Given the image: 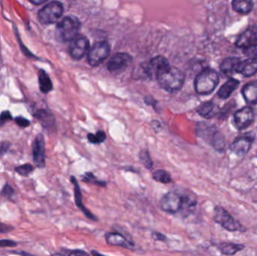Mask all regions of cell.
Returning a JSON list of instances; mask_svg holds the SVG:
<instances>
[{
  "mask_svg": "<svg viewBox=\"0 0 257 256\" xmlns=\"http://www.w3.org/2000/svg\"><path fill=\"white\" fill-rule=\"evenodd\" d=\"M156 79L161 88L168 93H175L182 88L185 77L179 68L168 65L158 72Z\"/></svg>",
  "mask_w": 257,
  "mask_h": 256,
  "instance_id": "obj_1",
  "label": "cell"
},
{
  "mask_svg": "<svg viewBox=\"0 0 257 256\" xmlns=\"http://www.w3.org/2000/svg\"><path fill=\"white\" fill-rule=\"evenodd\" d=\"M218 83V73L212 68H205L195 78L194 83L195 92L199 95H208L215 90Z\"/></svg>",
  "mask_w": 257,
  "mask_h": 256,
  "instance_id": "obj_2",
  "label": "cell"
},
{
  "mask_svg": "<svg viewBox=\"0 0 257 256\" xmlns=\"http://www.w3.org/2000/svg\"><path fill=\"white\" fill-rule=\"evenodd\" d=\"M196 134L218 151H223L225 149V138L214 126L208 125L205 123H200L197 126Z\"/></svg>",
  "mask_w": 257,
  "mask_h": 256,
  "instance_id": "obj_3",
  "label": "cell"
},
{
  "mask_svg": "<svg viewBox=\"0 0 257 256\" xmlns=\"http://www.w3.org/2000/svg\"><path fill=\"white\" fill-rule=\"evenodd\" d=\"M81 23L75 17H65L57 24V35L63 41H71L79 35Z\"/></svg>",
  "mask_w": 257,
  "mask_h": 256,
  "instance_id": "obj_4",
  "label": "cell"
},
{
  "mask_svg": "<svg viewBox=\"0 0 257 256\" xmlns=\"http://www.w3.org/2000/svg\"><path fill=\"white\" fill-rule=\"evenodd\" d=\"M63 13V4L58 1H53L40 10L38 14V21L45 25L55 24L62 17Z\"/></svg>",
  "mask_w": 257,
  "mask_h": 256,
  "instance_id": "obj_5",
  "label": "cell"
},
{
  "mask_svg": "<svg viewBox=\"0 0 257 256\" xmlns=\"http://www.w3.org/2000/svg\"><path fill=\"white\" fill-rule=\"evenodd\" d=\"M184 200V194L178 191H170L161 198L160 206L165 212L175 214L182 211Z\"/></svg>",
  "mask_w": 257,
  "mask_h": 256,
  "instance_id": "obj_6",
  "label": "cell"
},
{
  "mask_svg": "<svg viewBox=\"0 0 257 256\" xmlns=\"http://www.w3.org/2000/svg\"><path fill=\"white\" fill-rule=\"evenodd\" d=\"M110 54V45L106 41H98L88 51V61L91 66H97L103 63Z\"/></svg>",
  "mask_w": 257,
  "mask_h": 256,
  "instance_id": "obj_7",
  "label": "cell"
},
{
  "mask_svg": "<svg viewBox=\"0 0 257 256\" xmlns=\"http://www.w3.org/2000/svg\"><path fill=\"white\" fill-rule=\"evenodd\" d=\"M214 221L229 231H244L243 226L222 207L214 208Z\"/></svg>",
  "mask_w": 257,
  "mask_h": 256,
  "instance_id": "obj_8",
  "label": "cell"
},
{
  "mask_svg": "<svg viewBox=\"0 0 257 256\" xmlns=\"http://www.w3.org/2000/svg\"><path fill=\"white\" fill-rule=\"evenodd\" d=\"M254 109L251 107H245L234 114V125L237 129H245L254 123Z\"/></svg>",
  "mask_w": 257,
  "mask_h": 256,
  "instance_id": "obj_9",
  "label": "cell"
},
{
  "mask_svg": "<svg viewBox=\"0 0 257 256\" xmlns=\"http://www.w3.org/2000/svg\"><path fill=\"white\" fill-rule=\"evenodd\" d=\"M69 54L74 60H81L87 53L90 48L89 41L86 37L78 35L73 40L70 41Z\"/></svg>",
  "mask_w": 257,
  "mask_h": 256,
  "instance_id": "obj_10",
  "label": "cell"
},
{
  "mask_svg": "<svg viewBox=\"0 0 257 256\" xmlns=\"http://www.w3.org/2000/svg\"><path fill=\"white\" fill-rule=\"evenodd\" d=\"M32 158L37 168H45L46 164L45 141V138L41 134H38L34 140L33 146H32Z\"/></svg>",
  "mask_w": 257,
  "mask_h": 256,
  "instance_id": "obj_11",
  "label": "cell"
},
{
  "mask_svg": "<svg viewBox=\"0 0 257 256\" xmlns=\"http://www.w3.org/2000/svg\"><path fill=\"white\" fill-rule=\"evenodd\" d=\"M254 135L249 132L238 137L231 145V150L238 156H245L249 152L254 142Z\"/></svg>",
  "mask_w": 257,
  "mask_h": 256,
  "instance_id": "obj_12",
  "label": "cell"
},
{
  "mask_svg": "<svg viewBox=\"0 0 257 256\" xmlns=\"http://www.w3.org/2000/svg\"><path fill=\"white\" fill-rule=\"evenodd\" d=\"M132 57L127 53H118L111 57L108 63V69L111 72L124 71L132 62Z\"/></svg>",
  "mask_w": 257,
  "mask_h": 256,
  "instance_id": "obj_13",
  "label": "cell"
},
{
  "mask_svg": "<svg viewBox=\"0 0 257 256\" xmlns=\"http://www.w3.org/2000/svg\"><path fill=\"white\" fill-rule=\"evenodd\" d=\"M169 65L168 60L162 56H157L151 59V61L145 67V74L150 78H156L161 70Z\"/></svg>",
  "mask_w": 257,
  "mask_h": 256,
  "instance_id": "obj_14",
  "label": "cell"
},
{
  "mask_svg": "<svg viewBox=\"0 0 257 256\" xmlns=\"http://www.w3.org/2000/svg\"><path fill=\"white\" fill-rule=\"evenodd\" d=\"M257 41V27L251 26L243 32L237 39L236 46L245 49Z\"/></svg>",
  "mask_w": 257,
  "mask_h": 256,
  "instance_id": "obj_15",
  "label": "cell"
},
{
  "mask_svg": "<svg viewBox=\"0 0 257 256\" xmlns=\"http://www.w3.org/2000/svg\"><path fill=\"white\" fill-rule=\"evenodd\" d=\"M71 181L74 186V194H75V201L78 208L81 210L84 215L90 219L91 220L96 221L97 218L88 209L84 207L82 201V194H81V188H80L79 184H78V180L75 177H71Z\"/></svg>",
  "mask_w": 257,
  "mask_h": 256,
  "instance_id": "obj_16",
  "label": "cell"
},
{
  "mask_svg": "<svg viewBox=\"0 0 257 256\" xmlns=\"http://www.w3.org/2000/svg\"><path fill=\"white\" fill-rule=\"evenodd\" d=\"M237 72L245 77L254 75L257 72V57H249L244 61L241 60Z\"/></svg>",
  "mask_w": 257,
  "mask_h": 256,
  "instance_id": "obj_17",
  "label": "cell"
},
{
  "mask_svg": "<svg viewBox=\"0 0 257 256\" xmlns=\"http://www.w3.org/2000/svg\"><path fill=\"white\" fill-rule=\"evenodd\" d=\"M106 242L109 245L114 246V247H121L124 248L129 249L131 247H133V243L130 242L127 240L123 234L120 233L114 232L108 233L105 236Z\"/></svg>",
  "mask_w": 257,
  "mask_h": 256,
  "instance_id": "obj_18",
  "label": "cell"
},
{
  "mask_svg": "<svg viewBox=\"0 0 257 256\" xmlns=\"http://www.w3.org/2000/svg\"><path fill=\"white\" fill-rule=\"evenodd\" d=\"M241 94L248 104H257V81L245 84L241 90Z\"/></svg>",
  "mask_w": 257,
  "mask_h": 256,
  "instance_id": "obj_19",
  "label": "cell"
},
{
  "mask_svg": "<svg viewBox=\"0 0 257 256\" xmlns=\"http://www.w3.org/2000/svg\"><path fill=\"white\" fill-rule=\"evenodd\" d=\"M241 60L238 57H228L223 60L221 64V71L225 75H230L238 71Z\"/></svg>",
  "mask_w": 257,
  "mask_h": 256,
  "instance_id": "obj_20",
  "label": "cell"
},
{
  "mask_svg": "<svg viewBox=\"0 0 257 256\" xmlns=\"http://www.w3.org/2000/svg\"><path fill=\"white\" fill-rule=\"evenodd\" d=\"M34 117L39 120L41 125L45 128H52L55 125V117L54 114L48 110H38L34 114Z\"/></svg>",
  "mask_w": 257,
  "mask_h": 256,
  "instance_id": "obj_21",
  "label": "cell"
},
{
  "mask_svg": "<svg viewBox=\"0 0 257 256\" xmlns=\"http://www.w3.org/2000/svg\"><path fill=\"white\" fill-rule=\"evenodd\" d=\"M239 84L238 80L230 78L218 90V96L222 99H226L238 88Z\"/></svg>",
  "mask_w": 257,
  "mask_h": 256,
  "instance_id": "obj_22",
  "label": "cell"
},
{
  "mask_svg": "<svg viewBox=\"0 0 257 256\" xmlns=\"http://www.w3.org/2000/svg\"><path fill=\"white\" fill-rule=\"evenodd\" d=\"M197 113L201 117H205L206 119L212 118L214 116H216L219 111H216V106L212 101H207L203 103L198 107L197 109Z\"/></svg>",
  "mask_w": 257,
  "mask_h": 256,
  "instance_id": "obj_23",
  "label": "cell"
},
{
  "mask_svg": "<svg viewBox=\"0 0 257 256\" xmlns=\"http://www.w3.org/2000/svg\"><path fill=\"white\" fill-rule=\"evenodd\" d=\"M253 7V0H232V8L239 14H249L252 11Z\"/></svg>",
  "mask_w": 257,
  "mask_h": 256,
  "instance_id": "obj_24",
  "label": "cell"
},
{
  "mask_svg": "<svg viewBox=\"0 0 257 256\" xmlns=\"http://www.w3.org/2000/svg\"><path fill=\"white\" fill-rule=\"evenodd\" d=\"M38 84L41 92L47 94L53 90V84L51 78L45 71L41 70L38 74Z\"/></svg>",
  "mask_w": 257,
  "mask_h": 256,
  "instance_id": "obj_25",
  "label": "cell"
},
{
  "mask_svg": "<svg viewBox=\"0 0 257 256\" xmlns=\"http://www.w3.org/2000/svg\"><path fill=\"white\" fill-rule=\"evenodd\" d=\"M244 247L245 246L241 245V244L224 242L220 244L218 248L224 255H234L238 252L241 251L242 249H244Z\"/></svg>",
  "mask_w": 257,
  "mask_h": 256,
  "instance_id": "obj_26",
  "label": "cell"
},
{
  "mask_svg": "<svg viewBox=\"0 0 257 256\" xmlns=\"http://www.w3.org/2000/svg\"><path fill=\"white\" fill-rule=\"evenodd\" d=\"M152 177L157 182L167 184L171 182V177L165 170H156L152 174Z\"/></svg>",
  "mask_w": 257,
  "mask_h": 256,
  "instance_id": "obj_27",
  "label": "cell"
},
{
  "mask_svg": "<svg viewBox=\"0 0 257 256\" xmlns=\"http://www.w3.org/2000/svg\"><path fill=\"white\" fill-rule=\"evenodd\" d=\"M139 159L141 162L142 163L143 165L147 168V169L151 170L154 165L152 160H151V156H150L148 150L145 149V150H141L139 154Z\"/></svg>",
  "mask_w": 257,
  "mask_h": 256,
  "instance_id": "obj_28",
  "label": "cell"
},
{
  "mask_svg": "<svg viewBox=\"0 0 257 256\" xmlns=\"http://www.w3.org/2000/svg\"><path fill=\"white\" fill-rule=\"evenodd\" d=\"M88 139L94 144H102L106 139V134L103 131H98L96 134L90 133L88 134Z\"/></svg>",
  "mask_w": 257,
  "mask_h": 256,
  "instance_id": "obj_29",
  "label": "cell"
},
{
  "mask_svg": "<svg viewBox=\"0 0 257 256\" xmlns=\"http://www.w3.org/2000/svg\"><path fill=\"white\" fill-rule=\"evenodd\" d=\"M33 171L34 167L31 164H21L15 168V171L23 177H28Z\"/></svg>",
  "mask_w": 257,
  "mask_h": 256,
  "instance_id": "obj_30",
  "label": "cell"
},
{
  "mask_svg": "<svg viewBox=\"0 0 257 256\" xmlns=\"http://www.w3.org/2000/svg\"><path fill=\"white\" fill-rule=\"evenodd\" d=\"M83 181L87 183H91V184H96V185L101 186V187H105V182L104 181H100L96 179L94 174L91 172L86 173L83 177Z\"/></svg>",
  "mask_w": 257,
  "mask_h": 256,
  "instance_id": "obj_31",
  "label": "cell"
},
{
  "mask_svg": "<svg viewBox=\"0 0 257 256\" xmlns=\"http://www.w3.org/2000/svg\"><path fill=\"white\" fill-rule=\"evenodd\" d=\"M243 52L249 57H257V41L248 48L243 49Z\"/></svg>",
  "mask_w": 257,
  "mask_h": 256,
  "instance_id": "obj_32",
  "label": "cell"
},
{
  "mask_svg": "<svg viewBox=\"0 0 257 256\" xmlns=\"http://www.w3.org/2000/svg\"><path fill=\"white\" fill-rule=\"evenodd\" d=\"M0 194L5 198H11L14 194V190L8 184H5L2 188Z\"/></svg>",
  "mask_w": 257,
  "mask_h": 256,
  "instance_id": "obj_33",
  "label": "cell"
},
{
  "mask_svg": "<svg viewBox=\"0 0 257 256\" xmlns=\"http://www.w3.org/2000/svg\"><path fill=\"white\" fill-rule=\"evenodd\" d=\"M12 120V115L8 111H2L0 114V127L5 125V123Z\"/></svg>",
  "mask_w": 257,
  "mask_h": 256,
  "instance_id": "obj_34",
  "label": "cell"
},
{
  "mask_svg": "<svg viewBox=\"0 0 257 256\" xmlns=\"http://www.w3.org/2000/svg\"><path fill=\"white\" fill-rule=\"evenodd\" d=\"M14 120H15V123L18 124V126H19L21 128H27L31 125V121L27 120L25 117H21V116L17 117L16 118L14 119Z\"/></svg>",
  "mask_w": 257,
  "mask_h": 256,
  "instance_id": "obj_35",
  "label": "cell"
},
{
  "mask_svg": "<svg viewBox=\"0 0 257 256\" xmlns=\"http://www.w3.org/2000/svg\"><path fill=\"white\" fill-rule=\"evenodd\" d=\"M11 145V143L8 141H4L0 144V159L2 158L7 154Z\"/></svg>",
  "mask_w": 257,
  "mask_h": 256,
  "instance_id": "obj_36",
  "label": "cell"
},
{
  "mask_svg": "<svg viewBox=\"0 0 257 256\" xmlns=\"http://www.w3.org/2000/svg\"><path fill=\"white\" fill-rule=\"evenodd\" d=\"M14 228L12 225L5 224L0 222V234H7L14 231Z\"/></svg>",
  "mask_w": 257,
  "mask_h": 256,
  "instance_id": "obj_37",
  "label": "cell"
},
{
  "mask_svg": "<svg viewBox=\"0 0 257 256\" xmlns=\"http://www.w3.org/2000/svg\"><path fill=\"white\" fill-rule=\"evenodd\" d=\"M18 243L11 240H0V247H15Z\"/></svg>",
  "mask_w": 257,
  "mask_h": 256,
  "instance_id": "obj_38",
  "label": "cell"
},
{
  "mask_svg": "<svg viewBox=\"0 0 257 256\" xmlns=\"http://www.w3.org/2000/svg\"><path fill=\"white\" fill-rule=\"evenodd\" d=\"M64 252L65 253V255H68V256H88V253H86V252L80 250H64Z\"/></svg>",
  "mask_w": 257,
  "mask_h": 256,
  "instance_id": "obj_39",
  "label": "cell"
},
{
  "mask_svg": "<svg viewBox=\"0 0 257 256\" xmlns=\"http://www.w3.org/2000/svg\"><path fill=\"white\" fill-rule=\"evenodd\" d=\"M151 127H152L153 129L156 131H161V128H162L161 124H160L158 121H157V120H154V121L151 122Z\"/></svg>",
  "mask_w": 257,
  "mask_h": 256,
  "instance_id": "obj_40",
  "label": "cell"
},
{
  "mask_svg": "<svg viewBox=\"0 0 257 256\" xmlns=\"http://www.w3.org/2000/svg\"><path fill=\"white\" fill-rule=\"evenodd\" d=\"M153 237L154 239L157 240H165V237L164 235H162L161 233H154L153 234Z\"/></svg>",
  "mask_w": 257,
  "mask_h": 256,
  "instance_id": "obj_41",
  "label": "cell"
},
{
  "mask_svg": "<svg viewBox=\"0 0 257 256\" xmlns=\"http://www.w3.org/2000/svg\"><path fill=\"white\" fill-rule=\"evenodd\" d=\"M145 101L146 104H151V105H153V106H154L156 103H157L155 99H154V98H152L151 96L146 97V98H145Z\"/></svg>",
  "mask_w": 257,
  "mask_h": 256,
  "instance_id": "obj_42",
  "label": "cell"
},
{
  "mask_svg": "<svg viewBox=\"0 0 257 256\" xmlns=\"http://www.w3.org/2000/svg\"><path fill=\"white\" fill-rule=\"evenodd\" d=\"M31 1V3L33 4V5H41V4L44 3V2H46L48 0H30Z\"/></svg>",
  "mask_w": 257,
  "mask_h": 256,
  "instance_id": "obj_43",
  "label": "cell"
}]
</instances>
